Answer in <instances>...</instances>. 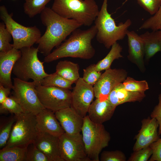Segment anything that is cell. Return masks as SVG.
Segmentation results:
<instances>
[{"label":"cell","mask_w":161,"mask_h":161,"mask_svg":"<svg viewBox=\"0 0 161 161\" xmlns=\"http://www.w3.org/2000/svg\"><path fill=\"white\" fill-rule=\"evenodd\" d=\"M40 14L41 23L46 30L36 44L39 52L45 56L54 47L59 46L74 30L83 25L74 20L60 16L49 7H46Z\"/></svg>","instance_id":"6da1fadb"},{"label":"cell","mask_w":161,"mask_h":161,"mask_svg":"<svg viewBox=\"0 0 161 161\" xmlns=\"http://www.w3.org/2000/svg\"><path fill=\"white\" fill-rule=\"evenodd\" d=\"M97 30L94 25L90 28L74 30L67 39L44 58V62H51L60 58L72 57L88 60L93 58L95 50L92 41Z\"/></svg>","instance_id":"7a4b0ae2"},{"label":"cell","mask_w":161,"mask_h":161,"mask_svg":"<svg viewBox=\"0 0 161 161\" xmlns=\"http://www.w3.org/2000/svg\"><path fill=\"white\" fill-rule=\"evenodd\" d=\"M51 9L60 16L90 26L99 10L95 0H54Z\"/></svg>","instance_id":"3957f363"},{"label":"cell","mask_w":161,"mask_h":161,"mask_svg":"<svg viewBox=\"0 0 161 161\" xmlns=\"http://www.w3.org/2000/svg\"><path fill=\"white\" fill-rule=\"evenodd\" d=\"M107 1L103 0L94 23L97 30L96 36L97 40L109 49L117 41L124 39L132 22L129 19L117 25L108 11Z\"/></svg>","instance_id":"277c9868"},{"label":"cell","mask_w":161,"mask_h":161,"mask_svg":"<svg viewBox=\"0 0 161 161\" xmlns=\"http://www.w3.org/2000/svg\"><path fill=\"white\" fill-rule=\"evenodd\" d=\"M20 50L21 55L16 62L12 73L19 79L25 81L32 79L36 86L41 85L44 78L49 74L45 72L44 62L38 57V48L26 47Z\"/></svg>","instance_id":"5b68a950"},{"label":"cell","mask_w":161,"mask_h":161,"mask_svg":"<svg viewBox=\"0 0 161 161\" xmlns=\"http://www.w3.org/2000/svg\"><path fill=\"white\" fill-rule=\"evenodd\" d=\"M81 132L88 157L91 161H99L100 154L109 145L111 139L109 133L103 124L93 122L87 115L84 117Z\"/></svg>","instance_id":"8992f818"},{"label":"cell","mask_w":161,"mask_h":161,"mask_svg":"<svg viewBox=\"0 0 161 161\" xmlns=\"http://www.w3.org/2000/svg\"><path fill=\"white\" fill-rule=\"evenodd\" d=\"M15 116V122L4 147L18 146L27 148L33 143L39 133L37 127L36 115L23 112Z\"/></svg>","instance_id":"52a82bcc"},{"label":"cell","mask_w":161,"mask_h":161,"mask_svg":"<svg viewBox=\"0 0 161 161\" xmlns=\"http://www.w3.org/2000/svg\"><path fill=\"white\" fill-rule=\"evenodd\" d=\"M12 16L9 13L4 5L0 6V18L12 35L13 48L20 50L36 44L41 36L40 30L35 26L27 27L19 24L13 19Z\"/></svg>","instance_id":"ba28073f"},{"label":"cell","mask_w":161,"mask_h":161,"mask_svg":"<svg viewBox=\"0 0 161 161\" xmlns=\"http://www.w3.org/2000/svg\"><path fill=\"white\" fill-rule=\"evenodd\" d=\"M13 96L24 112L36 115L45 108L40 102L36 93V85L33 81H25L13 78Z\"/></svg>","instance_id":"9c48e42d"},{"label":"cell","mask_w":161,"mask_h":161,"mask_svg":"<svg viewBox=\"0 0 161 161\" xmlns=\"http://www.w3.org/2000/svg\"><path fill=\"white\" fill-rule=\"evenodd\" d=\"M40 102L45 108L54 112L70 107L72 92L68 89L41 85L35 87Z\"/></svg>","instance_id":"30bf717a"},{"label":"cell","mask_w":161,"mask_h":161,"mask_svg":"<svg viewBox=\"0 0 161 161\" xmlns=\"http://www.w3.org/2000/svg\"><path fill=\"white\" fill-rule=\"evenodd\" d=\"M59 147L63 161H91L86 154L80 133H64L59 137Z\"/></svg>","instance_id":"8fae6325"},{"label":"cell","mask_w":161,"mask_h":161,"mask_svg":"<svg viewBox=\"0 0 161 161\" xmlns=\"http://www.w3.org/2000/svg\"><path fill=\"white\" fill-rule=\"evenodd\" d=\"M127 75L123 69L110 68L105 70L93 86L95 97L101 100L108 99L112 91L125 80Z\"/></svg>","instance_id":"7c38bea8"},{"label":"cell","mask_w":161,"mask_h":161,"mask_svg":"<svg viewBox=\"0 0 161 161\" xmlns=\"http://www.w3.org/2000/svg\"><path fill=\"white\" fill-rule=\"evenodd\" d=\"M75 83L72 92L71 107L84 117L95 97L93 86L85 82L82 78Z\"/></svg>","instance_id":"4fadbf2b"},{"label":"cell","mask_w":161,"mask_h":161,"mask_svg":"<svg viewBox=\"0 0 161 161\" xmlns=\"http://www.w3.org/2000/svg\"><path fill=\"white\" fill-rule=\"evenodd\" d=\"M142 126L136 136V142L133 147L134 151L149 146L159 138L157 129L159 124L154 118L143 119Z\"/></svg>","instance_id":"5bb4252c"},{"label":"cell","mask_w":161,"mask_h":161,"mask_svg":"<svg viewBox=\"0 0 161 161\" xmlns=\"http://www.w3.org/2000/svg\"><path fill=\"white\" fill-rule=\"evenodd\" d=\"M55 113L65 133L74 134L81 132L84 117L71 106L56 112Z\"/></svg>","instance_id":"9a60e30c"},{"label":"cell","mask_w":161,"mask_h":161,"mask_svg":"<svg viewBox=\"0 0 161 161\" xmlns=\"http://www.w3.org/2000/svg\"><path fill=\"white\" fill-rule=\"evenodd\" d=\"M21 55V50L14 48L7 52L0 51V84L13 89L11 74L16 62Z\"/></svg>","instance_id":"2e32d148"},{"label":"cell","mask_w":161,"mask_h":161,"mask_svg":"<svg viewBox=\"0 0 161 161\" xmlns=\"http://www.w3.org/2000/svg\"><path fill=\"white\" fill-rule=\"evenodd\" d=\"M33 144L46 155L49 161H63L60 153L59 137L39 132Z\"/></svg>","instance_id":"e0dca14e"},{"label":"cell","mask_w":161,"mask_h":161,"mask_svg":"<svg viewBox=\"0 0 161 161\" xmlns=\"http://www.w3.org/2000/svg\"><path fill=\"white\" fill-rule=\"evenodd\" d=\"M126 35L128 45V59L143 72L145 68L144 61L145 52L143 40L140 35L134 31L127 30Z\"/></svg>","instance_id":"ac0fdd59"},{"label":"cell","mask_w":161,"mask_h":161,"mask_svg":"<svg viewBox=\"0 0 161 161\" xmlns=\"http://www.w3.org/2000/svg\"><path fill=\"white\" fill-rule=\"evenodd\" d=\"M36 116L37 127L39 132L58 137L65 132L54 112L45 109Z\"/></svg>","instance_id":"d6986e66"},{"label":"cell","mask_w":161,"mask_h":161,"mask_svg":"<svg viewBox=\"0 0 161 161\" xmlns=\"http://www.w3.org/2000/svg\"><path fill=\"white\" fill-rule=\"evenodd\" d=\"M116 107L108 99L101 100L96 98L91 104L87 115L93 122L103 124L111 119Z\"/></svg>","instance_id":"ffe728a7"},{"label":"cell","mask_w":161,"mask_h":161,"mask_svg":"<svg viewBox=\"0 0 161 161\" xmlns=\"http://www.w3.org/2000/svg\"><path fill=\"white\" fill-rule=\"evenodd\" d=\"M145 97V92H134L125 89L122 83L116 86L109 95L108 99L114 106L126 102L141 101Z\"/></svg>","instance_id":"44dd1931"},{"label":"cell","mask_w":161,"mask_h":161,"mask_svg":"<svg viewBox=\"0 0 161 161\" xmlns=\"http://www.w3.org/2000/svg\"><path fill=\"white\" fill-rule=\"evenodd\" d=\"M140 36L144 43L146 60H149L157 53L161 51V39L157 37L155 31H147Z\"/></svg>","instance_id":"7402d4cb"},{"label":"cell","mask_w":161,"mask_h":161,"mask_svg":"<svg viewBox=\"0 0 161 161\" xmlns=\"http://www.w3.org/2000/svg\"><path fill=\"white\" fill-rule=\"evenodd\" d=\"M79 66L71 61H59L56 66L55 72L65 79L75 83L80 78Z\"/></svg>","instance_id":"603a6c76"},{"label":"cell","mask_w":161,"mask_h":161,"mask_svg":"<svg viewBox=\"0 0 161 161\" xmlns=\"http://www.w3.org/2000/svg\"><path fill=\"white\" fill-rule=\"evenodd\" d=\"M27 149L18 146L4 147L0 151V161H27Z\"/></svg>","instance_id":"cb8c5ba5"},{"label":"cell","mask_w":161,"mask_h":161,"mask_svg":"<svg viewBox=\"0 0 161 161\" xmlns=\"http://www.w3.org/2000/svg\"><path fill=\"white\" fill-rule=\"evenodd\" d=\"M122 50V48L119 44L117 42L114 43L105 57L95 64V69L101 72L111 68V65L115 60L123 57L121 54Z\"/></svg>","instance_id":"d4e9b609"},{"label":"cell","mask_w":161,"mask_h":161,"mask_svg":"<svg viewBox=\"0 0 161 161\" xmlns=\"http://www.w3.org/2000/svg\"><path fill=\"white\" fill-rule=\"evenodd\" d=\"M73 83L72 82L64 78L55 72L49 74L44 78L41 85L70 90L72 89V85Z\"/></svg>","instance_id":"484cf974"},{"label":"cell","mask_w":161,"mask_h":161,"mask_svg":"<svg viewBox=\"0 0 161 161\" xmlns=\"http://www.w3.org/2000/svg\"><path fill=\"white\" fill-rule=\"evenodd\" d=\"M51 0H25L23 5L24 13L32 18L40 14Z\"/></svg>","instance_id":"4316f807"},{"label":"cell","mask_w":161,"mask_h":161,"mask_svg":"<svg viewBox=\"0 0 161 161\" xmlns=\"http://www.w3.org/2000/svg\"><path fill=\"white\" fill-rule=\"evenodd\" d=\"M0 112H9L17 115L24 112L19 103L13 95L8 97L0 104Z\"/></svg>","instance_id":"83f0119b"},{"label":"cell","mask_w":161,"mask_h":161,"mask_svg":"<svg viewBox=\"0 0 161 161\" xmlns=\"http://www.w3.org/2000/svg\"><path fill=\"white\" fill-rule=\"evenodd\" d=\"M122 83L125 89L130 91L145 92L149 89L146 80L137 81L129 77H127Z\"/></svg>","instance_id":"f1b7e54d"},{"label":"cell","mask_w":161,"mask_h":161,"mask_svg":"<svg viewBox=\"0 0 161 161\" xmlns=\"http://www.w3.org/2000/svg\"><path fill=\"white\" fill-rule=\"evenodd\" d=\"M12 37L3 22L0 23V51L8 52L13 48L10 43Z\"/></svg>","instance_id":"f546056e"},{"label":"cell","mask_w":161,"mask_h":161,"mask_svg":"<svg viewBox=\"0 0 161 161\" xmlns=\"http://www.w3.org/2000/svg\"><path fill=\"white\" fill-rule=\"evenodd\" d=\"M139 29H150L155 31L161 30V4L156 13L145 21Z\"/></svg>","instance_id":"4dcf8cb0"},{"label":"cell","mask_w":161,"mask_h":161,"mask_svg":"<svg viewBox=\"0 0 161 161\" xmlns=\"http://www.w3.org/2000/svg\"><path fill=\"white\" fill-rule=\"evenodd\" d=\"M102 73L95 69V64H92L83 69L82 78L88 84L92 86L100 78Z\"/></svg>","instance_id":"1f68e13d"},{"label":"cell","mask_w":161,"mask_h":161,"mask_svg":"<svg viewBox=\"0 0 161 161\" xmlns=\"http://www.w3.org/2000/svg\"><path fill=\"white\" fill-rule=\"evenodd\" d=\"M27 161H49L46 155L33 143L29 145L26 152Z\"/></svg>","instance_id":"d6a6232c"},{"label":"cell","mask_w":161,"mask_h":161,"mask_svg":"<svg viewBox=\"0 0 161 161\" xmlns=\"http://www.w3.org/2000/svg\"><path fill=\"white\" fill-rule=\"evenodd\" d=\"M16 120L15 116L11 118L1 129L0 131V148L1 149L6 145L10 137L13 126Z\"/></svg>","instance_id":"836d02e7"},{"label":"cell","mask_w":161,"mask_h":161,"mask_svg":"<svg viewBox=\"0 0 161 161\" xmlns=\"http://www.w3.org/2000/svg\"><path fill=\"white\" fill-rule=\"evenodd\" d=\"M126 160L124 153L118 150L104 151L101 153L100 159L101 161H126Z\"/></svg>","instance_id":"e575fe53"},{"label":"cell","mask_w":161,"mask_h":161,"mask_svg":"<svg viewBox=\"0 0 161 161\" xmlns=\"http://www.w3.org/2000/svg\"><path fill=\"white\" fill-rule=\"evenodd\" d=\"M128 159V161H147L152 154L149 146L134 151Z\"/></svg>","instance_id":"d590c367"},{"label":"cell","mask_w":161,"mask_h":161,"mask_svg":"<svg viewBox=\"0 0 161 161\" xmlns=\"http://www.w3.org/2000/svg\"><path fill=\"white\" fill-rule=\"evenodd\" d=\"M138 4L151 15L155 14L161 4V0H137Z\"/></svg>","instance_id":"8d00e7d4"},{"label":"cell","mask_w":161,"mask_h":161,"mask_svg":"<svg viewBox=\"0 0 161 161\" xmlns=\"http://www.w3.org/2000/svg\"><path fill=\"white\" fill-rule=\"evenodd\" d=\"M152 150V154L149 161H161V138L149 145Z\"/></svg>","instance_id":"74e56055"},{"label":"cell","mask_w":161,"mask_h":161,"mask_svg":"<svg viewBox=\"0 0 161 161\" xmlns=\"http://www.w3.org/2000/svg\"><path fill=\"white\" fill-rule=\"evenodd\" d=\"M159 103L155 107L151 112V117L155 118L159 124L158 134L159 135L161 134V94L159 95Z\"/></svg>","instance_id":"f35d334b"},{"label":"cell","mask_w":161,"mask_h":161,"mask_svg":"<svg viewBox=\"0 0 161 161\" xmlns=\"http://www.w3.org/2000/svg\"><path fill=\"white\" fill-rule=\"evenodd\" d=\"M12 89L0 84V104L8 97L11 93Z\"/></svg>","instance_id":"ab89813d"},{"label":"cell","mask_w":161,"mask_h":161,"mask_svg":"<svg viewBox=\"0 0 161 161\" xmlns=\"http://www.w3.org/2000/svg\"><path fill=\"white\" fill-rule=\"evenodd\" d=\"M155 32L157 37L159 39H161V30L155 31Z\"/></svg>","instance_id":"60d3db41"}]
</instances>
